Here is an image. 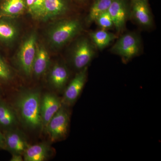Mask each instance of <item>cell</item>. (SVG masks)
<instances>
[{"label": "cell", "instance_id": "6da1fadb", "mask_svg": "<svg viewBox=\"0 0 161 161\" xmlns=\"http://www.w3.org/2000/svg\"><path fill=\"white\" fill-rule=\"evenodd\" d=\"M40 103V94L36 91L23 93L17 102L21 118L27 125L33 129H37L42 125Z\"/></svg>", "mask_w": 161, "mask_h": 161}, {"label": "cell", "instance_id": "7a4b0ae2", "mask_svg": "<svg viewBox=\"0 0 161 161\" xmlns=\"http://www.w3.org/2000/svg\"><path fill=\"white\" fill-rule=\"evenodd\" d=\"M142 43L140 37L134 32L124 34L117 39L110 51L118 55L124 63H127L140 53Z\"/></svg>", "mask_w": 161, "mask_h": 161}, {"label": "cell", "instance_id": "3957f363", "mask_svg": "<svg viewBox=\"0 0 161 161\" xmlns=\"http://www.w3.org/2000/svg\"><path fill=\"white\" fill-rule=\"evenodd\" d=\"M82 30V24L77 19L64 20L52 30L50 40L54 46L60 47L75 37Z\"/></svg>", "mask_w": 161, "mask_h": 161}, {"label": "cell", "instance_id": "277c9868", "mask_svg": "<svg viewBox=\"0 0 161 161\" xmlns=\"http://www.w3.org/2000/svg\"><path fill=\"white\" fill-rule=\"evenodd\" d=\"M96 49L89 36L79 39L72 54V62L75 68L80 70L88 67L95 58Z\"/></svg>", "mask_w": 161, "mask_h": 161}, {"label": "cell", "instance_id": "5b68a950", "mask_svg": "<svg viewBox=\"0 0 161 161\" xmlns=\"http://www.w3.org/2000/svg\"><path fill=\"white\" fill-rule=\"evenodd\" d=\"M130 18L138 26L149 29L153 26V19L148 0H131Z\"/></svg>", "mask_w": 161, "mask_h": 161}, {"label": "cell", "instance_id": "8992f818", "mask_svg": "<svg viewBox=\"0 0 161 161\" xmlns=\"http://www.w3.org/2000/svg\"><path fill=\"white\" fill-rule=\"evenodd\" d=\"M69 122V113L65 107L61 106L46 126L47 132L52 141L59 140L66 136Z\"/></svg>", "mask_w": 161, "mask_h": 161}, {"label": "cell", "instance_id": "52a82bcc", "mask_svg": "<svg viewBox=\"0 0 161 161\" xmlns=\"http://www.w3.org/2000/svg\"><path fill=\"white\" fill-rule=\"evenodd\" d=\"M36 51V36L32 34L24 41L19 53V63L26 75H30L32 73L33 65Z\"/></svg>", "mask_w": 161, "mask_h": 161}, {"label": "cell", "instance_id": "ba28073f", "mask_svg": "<svg viewBox=\"0 0 161 161\" xmlns=\"http://www.w3.org/2000/svg\"><path fill=\"white\" fill-rule=\"evenodd\" d=\"M108 11L116 31L118 33L123 31L130 17V4L127 0H112Z\"/></svg>", "mask_w": 161, "mask_h": 161}, {"label": "cell", "instance_id": "9c48e42d", "mask_svg": "<svg viewBox=\"0 0 161 161\" xmlns=\"http://www.w3.org/2000/svg\"><path fill=\"white\" fill-rule=\"evenodd\" d=\"M88 67L80 70L67 87L64 94L63 102L66 105L75 103L80 96L87 78Z\"/></svg>", "mask_w": 161, "mask_h": 161}, {"label": "cell", "instance_id": "30bf717a", "mask_svg": "<svg viewBox=\"0 0 161 161\" xmlns=\"http://www.w3.org/2000/svg\"><path fill=\"white\" fill-rule=\"evenodd\" d=\"M61 106V102L56 95L48 93L43 95L40 103V112L43 125L46 127Z\"/></svg>", "mask_w": 161, "mask_h": 161}, {"label": "cell", "instance_id": "8fae6325", "mask_svg": "<svg viewBox=\"0 0 161 161\" xmlns=\"http://www.w3.org/2000/svg\"><path fill=\"white\" fill-rule=\"evenodd\" d=\"M95 47L102 51L117 38V36L105 30L100 29L89 33V36Z\"/></svg>", "mask_w": 161, "mask_h": 161}, {"label": "cell", "instance_id": "7c38bea8", "mask_svg": "<svg viewBox=\"0 0 161 161\" xmlns=\"http://www.w3.org/2000/svg\"><path fill=\"white\" fill-rule=\"evenodd\" d=\"M68 7L66 0H44V18L64 14L68 10Z\"/></svg>", "mask_w": 161, "mask_h": 161}, {"label": "cell", "instance_id": "4fadbf2b", "mask_svg": "<svg viewBox=\"0 0 161 161\" xmlns=\"http://www.w3.org/2000/svg\"><path fill=\"white\" fill-rule=\"evenodd\" d=\"M49 148L44 143L36 144L27 147L24 152L25 161H43L48 155Z\"/></svg>", "mask_w": 161, "mask_h": 161}, {"label": "cell", "instance_id": "5bb4252c", "mask_svg": "<svg viewBox=\"0 0 161 161\" xmlns=\"http://www.w3.org/2000/svg\"><path fill=\"white\" fill-rule=\"evenodd\" d=\"M68 70L63 64H57L53 67L50 73L51 81L56 88L61 90L64 88L68 80Z\"/></svg>", "mask_w": 161, "mask_h": 161}, {"label": "cell", "instance_id": "9a60e30c", "mask_svg": "<svg viewBox=\"0 0 161 161\" xmlns=\"http://www.w3.org/2000/svg\"><path fill=\"white\" fill-rule=\"evenodd\" d=\"M48 64L49 56L48 53L43 47H38L33 65L32 72L34 73L36 76L43 75L47 69Z\"/></svg>", "mask_w": 161, "mask_h": 161}, {"label": "cell", "instance_id": "2e32d148", "mask_svg": "<svg viewBox=\"0 0 161 161\" xmlns=\"http://www.w3.org/2000/svg\"><path fill=\"white\" fill-rule=\"evenodd\" d=\"M6 146L15 153L25 152L28 147V144L22 135L15 132H9L5 137Z\"/></svg>", "mask_w": 161, "mask_h": 161}, {"label": "cell", "instance_id": "e0dca14e", "mask_svg": "<svg viewBox=\"0 0 161 161\" xmlns=\"http://www.w3.org/2000/svg\"><path fill=\"white\" fill-rule=\"evenodd\" d=\"M112 1V0H94L86 17V24L91 25L95 22L99 15L108 11Z\"/></svg>", "mask_w": 161, "mask_h": 161}, {"label": "cell", "instance_id": "ac0fdd59", "mask_svg": "<svg viewBox=\"0 0 161 161\" xmlns=\"http://www.w3.org/2000/svg\"><path fill=\"white\" fill-rule=\"evenodd\" d=\"M26 6L25 0H5L1 6V9L5 14L15 16L22 13Z\"/></svg>", "mask_w": 161, "mask_h": 161}, {"label": "cell", "instance_id": "d6986e66", "mask_svg": "<svg viewBox=\"0 0 161 161\" xmlns=\"http://www.w3.org/2000/svg\"><path fill=\"white\" fill-rule=\"evenodd\" d=\"M15 122V115L11 109L6 105L0 104V125L9 127Z\"/></svg>", "mask_w": 161, "mask_h": 161}, {"label": "cell", "instance_id": "ffe728a7", "mask_svg": "<svg viewBox=\"0 0 161 161\" xmlns=\"http://www.w3.org/2000/svg\"><path fill=\"white\" fill-rule=\"evenodd\" d=\"M95 22L97 23L101 29L108 30L114 27L113 20L108 11L99 15L96 18Z\"/></svg>", "mask_w": 161, "mask_h": 161}, {"label": "cell", "instance_id": "44dd1931", "mask_svg": "<svg viewBox=\"0 0 161 161\" xmlns=\"http://www.w3.org/2000/svg\"><path fill=\"white\" fill-rule=\"evenodd\" d=\"M16 35V30L14 26L5 23H0V38L5 40L13 39Z\"/></svg>", "mask_w": 161, "mask_h": 161}, {"label": "cell", "instance_id": "7402d4cb", "mask_svg": "<svg viewBox=\"0 0 161 161\" xmlns=\"http://www.w3.org/2000/svg\"><path fill=\"white\" fill-rule=\"evenodd\" d=\"M31 14L35 17L44 18V0H34Z\"/></svg>", "mask_w": 161, "mask_h": 161}, {"label": "cell", "instance_id": "603a6c76", "mask_svg": "<svg viewBox=\"0 0 161 161\" xmlns=\"http://www.w3.org/2000/svg\"><path fill=\"white\" fill-rule=\"evenodd\" d=\"M10 77L9 68L2 59H0V79L8 80Z\"/></svg>", "mask_w": 161, "mask_h": 161}, {"label": "cell", "instance_id": "cb8c5ba5", "mask_svg": "<svg viewBox=\"0 0 161 161\" xmlns=\"http://www.w3.org/2000/svg\"><path fill=\"white\" fill-rule=\"evenodd\" d=\"M23 159L19 153H15L10 159L11 161H23Z\"/></svg>", "mask_w": 161, "mask_h": 161}, {"label": "cell", "instance_id": "d4e9b609", "mask_svg": "<svg viewBox=\"0 0 161 161\" xmlns=\"http://www.w3.org/2000/svg\"><path fill=\"white\" fill-rule=\"evenodd\" d=\"M6 147L5 137L0 132V148H5Z\"/></svg>", "mask_w": 161, "mask_h": 161}, {"label": "cell", "instance_id": "484cf974", "mask_svg": "<svg viewBox=\"0 0 161 161\" xmlns=\"http://www.w3.org/2000/svg\"><path fill=\"white\" fill-rule=\"evenodd\" d=\"M76 1H78L79 3H86L88 0H76Z\"/></svg>", "mask_w": 161, "mask_h": 161}]
</instances>
